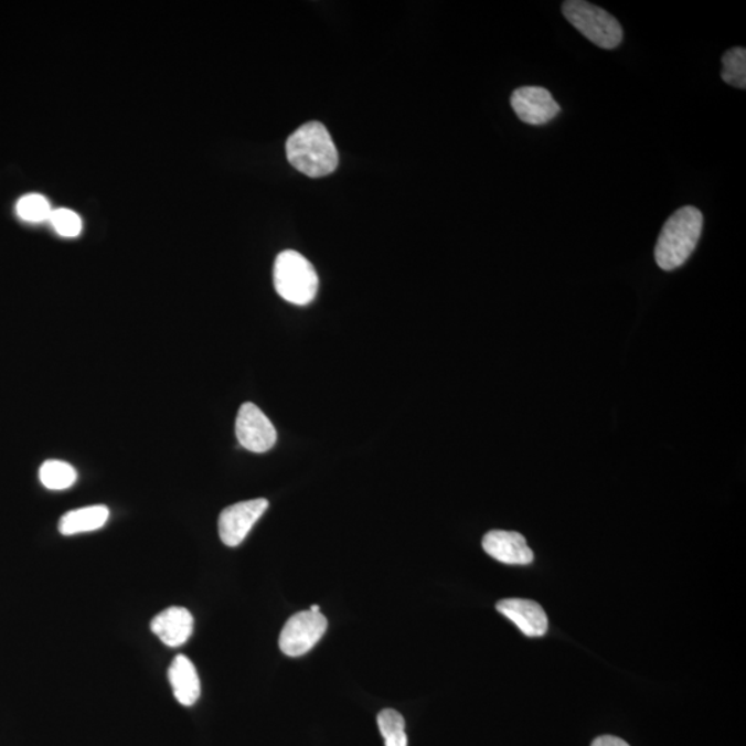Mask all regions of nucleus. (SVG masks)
<instances>
[{
	"label": "nucleus",
	"instance_id": "f257e3e1",
	"mask_svg": "<svg viewBox=\"0 0 746 746\" xmlns=\"http://www.w3.org/2000/svg\"><path fill=\"white\" fill-rule=\"evenodd\" d=\"M288 161L309 178H323L338 168L337 146L326 126L309 122L300 126L287 141Z\"/></svg>",
	"mask_w": 746,
	"mask_h": 746
},
{
	"label": "nucleus",
	"instance_id": "f03ea898",
	"mask_svg": "<svg viewBox=\"0 0 746 746\" xmlns=\"http://www.w3.org/2000/svg\"><path fill=\"white\" fill-rule=\"evenodd\" d=\"M704 216L694 206L680 207L663 224L656 246L657 265L665 271L676 270L689 260L701 238Z\"/></svg>",
	"mask_w": 746,
	"mask_h": 746
},
{
	"label": "nucleus",
	"instance_id": "7ed1b4c3",
	"mask_svg": "<svg viewBox=\"0 0 746 746\" xmlns=\"http://www.w3.org/2000/svg\"><path fill=\"white\" fill-rule=\"evenodd\" d=\"M318 276L315 266L296 251H284L274 265V287L283 299L306 306L316 299Z\"/></svg>",
	"mask_w": 746,
	"mask_h": 746
},
{
	"label": "nucleus",
	"instance_id": "20e7f679",
	"mask_svg": "<svg viewBox=\"0 0 746 746\" xmlns=\"http://www.w3.org/2000/svg\"><path fill=\"white\" fill-rule=\"evenodd\" d=\"M564 18L595 45L612 51L621 45L624 31L619 21L605 9L584 0H567L562 7Z\"/></svg>",
	"mask_w": 746,
	"mask_h": 746
},
{
	"label": "nucleus",
	"instance_id": "39448f33",
	"mask_svg": "<svg viewBox=\"0 0 746 746\" xmlns=\"http://www.w3.org/2000/svg\"><path fill=\"white\" fill-rule=\"evenodd\" d=\"M328 629L326 616L321 612L301 611L288 619L279 636V649L288 657L307 654Z\"/></svg>",
	"mask_w": 746,
	"mask_h": 746
},
{
	"label": "nucleus",
	"instance_id": "423d86ee",
	"mask_svg": "<svg viewBox=\"0 0 746 746\" xmlns=\"http://www.w3.org/2000/svg\"><path fill=\"white\" fill-rule=\"evenodd\" d=\"M235 435L241 446L256 454L270 451L277 443L276 427L254 403L241 405L235 420Z\"/></svg>",
	"mask_w": 746,
	"mask_h": 746
},
{
	"label": "nucleus",
	"instance_id": "0eeeda50",
	"mask_svg": "<svg viewBox=\"0 0 746 746\" xmlns=\"http://www.w3.org/2000/svg\"><path fill=\"white\" fill-rule=\"evenodd\" d=\"M267 509L268 501L265 498L235 503L224 509L219 518V535L224 545H241Z\"/></svg>",
	"mask_w": 746,
	"mask_h": 746
},
{
	"label": "nucleus",
	"instance_id": "6e6552de",
	"mask_svg": "<svg viewBox=\"0 0 746 746\" xmlns=\"http://www.w3.org/2000/svg\"><path fill=\"white\" fill-rule=\"evenodd\" d=\"M510 103L521 122L532 126L551 122L562 111L551 92L541 86L520 87L513 92Z\"/></svg>",
	"mask_w": 746,
	"mask_h": 746
},
{
	"label": "nucleus",
	"instance_id": "1a4fd4ad",
	"mask_svg": "<svg viewBox=\"0 0 746 746\" xmlns=\"http://www.w3.org/2000/svg\"><path fill=\"white\" fill-rule=\"evenodd\" d=\"M482 547L492 558L510 566H526L534 562V553L519 532L493 530L482 540Z\"/></svg>",
	"mask_w": 746,
	"mask_h": 746
},
{
	"label": "nucleus",
	"instance_id": "9d476101",
	"mask_svg": "<svg viewBox=\"0 0 746 746\" xmlns=\"http://www.w3.org/2000/svg\"><path fill=\"white\" fill-rule=\"evenodd\" d=\"M152 633L168 647L186 643L194 632V618L184 607H169L151 622Z\"/></svg>",
	"mask_w": 746,
	"mask_h": 746
},
{
	"label": "nucleus",
	"instance_id": "9b49d317",
	"mask_svg": "<svg viewBox=\"0 0 746 746\" xmlns=\"http://www.w3.org/2000/svg\"><path fill=\"white\" fill-rule=\"evenodd\" d=\"M497 610L507 617L529 638H541L547 632V616L537 603L524 599L499 601Z\"/></svg>",
	"mask_w": 746,
	"mask_h": 746
},
{
	"label": "nucleus",
	"instance_id": "f8f14e48",
	"mask_svg": "<svg viewBox=\"0 0 746 746\" xmlns=\"http://www.w3.org/2000/svg\"><path fill=\"white\" fill-rule=\"evenodd\" d=\"M175 700L184 706H193L201 695V682L194 663L185 656H175L168 671Z\"/></svg>",
	"mask_w": 746,
	"mask_h": 746
},
{
	"label": "nucleus",
	"instance_id": "ddd939ff",
	"mask_svg": "<svg viewBox=\"0 0 746 746\" xmlns=\"http://www.w3.org/2000/svg\"><path fill=\"white\" fill-rule=\"evenodd\" d=\"M108 518L109 510L103 504L71 510L60 519L58 531L65 536L97 531L106 525Z\"/></svg>",
	"mask_w": 746,
	"mask_h": 746
},
{
	"label": "nucleus",
	"instance_id": "4468645a",
	"mask_svg": "<svg viewBox=\"0 0 746 746\" xmlns=\"http://www.w3.org/2000/svg\"><path fill=\"white\" fill-rule=\"evenodd\" d=\"M40 479L47 490L63 491L75 484L78 475L73 466L63 460H46L40 470Z\"/></svg>",
	"mask_w": 746,
	"mask_h": 746
},
{
	"label": "nucleus",
	"instance_id": "2eb2a0df",
	"mask_svg": "<svg viewBox=\"0 0 746 746\" xmlns=\"http://www.w3.org/2000/svg\"><path fill=\"white\" fill-rule=\"evenodd\" d=\"M377 726L386 746H408V737L405 734V721L402 713L394 710H385L377 715Z\"/></svg>",
	"mask_w": 746,
	"mask_h": 746
},
{
	"label": "nucleus",
	"instance_id": "dca6fc26",
	"mask_svg": "<svg viewBox=\"0 0 746 746\" xmlns=\"http://www.w3.org/2000/svg\"><path fill=\"white\" fill-rule=\"evenodd\" d=\"M722 79L727 85L745 89L746 51L744 47L729 49L723 56Z\"/></svg>",
	"mask_w": 746,
	"mask_h": 746
},
{
	"label": "nucleus",
	"instance_id": "f3484780",
	"mask_svg": "<svg viewBox=\"0 0 746 746\" xmlns=\"http://www.w3.org/2000/svg\"><path fill=\"white\" fill-rule=\"evenodd\" d=\"M18 215L25 222L40 223L47 221L52 215V207L45 196L29 194L18 202Z\"/></svg>",
	"mask_w": 746,
	"mask_h": 746
},
{
	"label": "nucleus",
	"instance_id": "a211bd4d",
	"mask_svg": "<svg viewBox=\"0 0 746 746\" xmlns=\"http://www.w3.org/2000/svg\"><path fill=\"white\" fill-rule=\"evenodd\" d=\"M49 221L60 235L67 238L78 237L82 232V221L74 211L57 210L52 211Z\"/></svg>",
	"mask_w": 746,
	"mask_h": 746
},
{
	"label": "nucleus",
	"instance_id": "6ab92c4d",
	"mask_svg": "<svg viewBox=\"0 0 746 746\" xmlns=\"http://www.w3.org/2000/svg\"><path fill=\"white\" fill-rule=\"evenodd\" d=\"M592 746H629L624 739L605 735V737L597 738Z\"/></svg>",
	"mask_w": 746,
	"mask_h": 746
},
{
	"label": "nucleus",
	"instance_id": "aec40b11",
	"mask_svg": "<svg viewBox=\"0 0 746 746\" xmlns=\"http://www.w3.org/2000/svg\"><path fill=\"white\" fill-rule=\"evenodd\" d=\"M310 611L311 612H320V606H317V605L311 606Z\"/></svg>",
	"mask_w": 746,
	"mask_h": 746
}]
</instances>
